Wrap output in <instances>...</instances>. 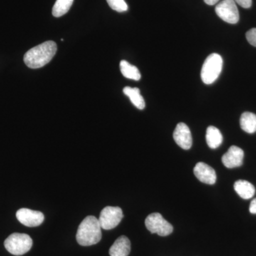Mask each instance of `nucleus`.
Listing matches in <instances>:
<instances>
[{"label":"nucleus","instance_id":"nucleus-15","mask_svg":"<svg viewBox=\"0 0 256 256\" xmlns=\"http://www.w3.org/2000/svg\"><path fill=\"white\" fill-rule=\"evenodd\" d=\"M124 92L129 98L133 105L140 110H143L146 107V102L140 94V90L138 88L127 86L124 88Z\"/></svg>","mask_w":256,"mask_h":256},{"label":"nucleus","instance_id":"nucleus-12","mask_svg":"<svg viewBox=\"0 0 256 256\" xmlns=\"http://www.w3.org/2000/svg\"><path fill=\"white\" fill-rule=\"evenodd\" d=\"M131 250V244L129 238L121 236L112 244L109 250L110 256H128Z\"/></svg>","mask_w":256,"mask_h":256},{"label":"nucleus","instance_id":"nucleus-5","mask_svg":"<svg viewBox=\"0 0 256 256\" xmlns=\"http://www.w3.org/2000/svg\"><path fill=\"white\" fill-rule=\"evenodd\" d=\"M146 228L152 234L166 236L173 232V226L160 213L151 214L146 220Z\"/></svg>","mask_w":256,"mask_h":256},{"label":"nucleus","instance_id":"nucleus-21","mask_svg":"<svg viewBox=\"0 0 256 256\" xmlns=\"http://www.w3.org/2000/svg\"><path fill=\"white\" fill-rule=\"evenodd\" d=\"M234 2L246 9H248L252 5V0H234Z\"/></svg>","mask_w":256,"mask_h":256},{"label":"nucleus","instance_id":"nucleus-1","mask_svg":"<svg viewBox=\"0 0 256 256\" xmlns=\"http://www.w3.org/2000/svg\"><path fill=\"white\" fill-rule=\"evenodd\" d=\"M56 44L53 41L44 42L26 52L24 62L30 68H40L50 63L56 54Z\"/></svg>","mask_w":256,"mask_h":256},{"label":"nucleus","instance_id":"nucleus-2","mask_svg":"<svg viewBox=\"0 0 256 256\" xmlns=\"http://www.w3.org/2000/svg\"><path fill=\"white\" fill-rule=\"evenodd\" d=\"M100 224L94 216H88L79 225L76 240L79 245L90 246L100 242L102 238Z\"/></svg>","mask_w":256,"mask_h":256},{"label":"nucleus","instance_id":"nucleus-7","mask_svg":"<svg viewBox=\"0 0 256 256\" xmlns=\"http://www.w3.org/2000/svg\"><path fill=\"white\" fill-rule=\"evenodd\" d=\"M215 12L226 22L234 24L239 21L238 10L234 0H223L220 2L216 6Z\"/></svg>","mask_w":256,"mask_h":256},{"label":"nucleus","instance_id":"nucleus-11","mask_svg":"<svg viewBox=\"0 0 256 256\" xmlns=\"http://www.w3.org/2000/svg\"><path fill=\"white\" fill-rule=\"evenodd\" d=\"M195 176L202 182L207 184H214L216 182V174L215 170L210 165L204 162L197 163L194 169Z\"/></svg>","mask_w":256,"mask_h":256},{"label":"nucleus","instance_id":"nucleus-3","mask_svg":"<svg viewBox=\"0 0 256 256\" xmlns=\"http://www.w3.org/2000/svg\"><path fill=\"white\" fill-rule=\"evenodd\" d=\"M223 68V58L218 54H212L207 57L201 72L202 82L207 85L213 84L218 78Z\"/></svg>","mask_w":256,"mask_h":256},{"label":"nucleus","instance_id":"nucleus-16","mask_svg":"<svg viewBox=\"0 0 256 256\" xmlns=\"http://www.w3.org/2000/svg\"><path fill=\"white\" fill-rule=\"evenodd\" d=\"M240 128L242 130L248 133L256 132V114L250 112H245L242 114L240 119Z\"/></svg>","mask_w":256,"mask_h":256},{"label":"nucleus","instance_id":"nucleus-20","mask_svg":"<svg viewBox=\"0 0 256 256\" xmlns=\"http://www.w3.org/2000/svg\"><path fill=\"white\" fill-rule=\"evenodd\" d=\"M246 36L249 44L256 47V28H252L247 32Z\"/></svg>","mask_w":256,"mask_h":256},{"label":"nucleus","instance_id":"nucleus-14","mask_svg":"<svg viewBox=\"0 0 256 256\" xmlns=\"http://www.w3.org/2000/svg\"><path fill=\"white\" fill-rule=\"evenodd\" d=\"M206 140L210 148L216 149L222 144L223 136L218 128L210 126L206 130Z\"/></svg>","mask_w":256,"mask_h":256},{"label":"nucleus","instance_id":"nucleus-18","mask_svg":"<svg viewBox=\"0 0 256 256\" xmlns=\"http://www.w3.org/2000/svg\"><path fill=\"white\" fill-rule=\"evenodd\" d=\"M74 0H56L52 9V14L55 18L64 16L68 12Z\"/></svg>","mask_w":256,"mask_h":256},{"label":"nucleus","instance_id":"nucleus-22","mask_svg":"<svg viewBox=\"0 0 256 256\" xmlns=\"http://www.w3.org/2000/svg\"><path fill=\"white\" fill-rule=\"evenodd\" d=\"M249 210H250V213L252 214H256V198L250 202Z\"/></svg>","mask_w":256,"mask_h":256},{"label":"nucleus","instance_id":"nucleus-8","mask_svg":"<svg viewBox=\"0 0 256 256\" xmlns=\"http://www.w3.org/2000/svg\"><path fill=\"white\" fill-rule=\"evenodd\" d=\"M16 216L20 223L28 227L38 226L44 220V215L42 212L25 208L18 210Z\"/></svg>","mask_w":256,"mask_h":256},{"label":"nucleus","instance_id":"nucleus-23","mask_svg":"<svg viewBox=\"0 0 256 256\" xmlns=\"http://www.w3.org/2000/svg\"><path fill=\"white\" fill-rule=\"evenodd\" d=\"M218 1H220V0H204V2L206 4L210 5V6L216 4V3L218 2Z\"/></svg>","mask_w":256,"mask_h":256},{"label":"nucleus","instance_id":"nucleus-13","mask_svg":"<svg viewBox=\"0 0 256 256\" xmlns=\"http://www.w3.org/2000/svg\"><path fill=\"white\" fill-rule=\"evenodd\" d=\"M234 190L244 200H249L256 193L255 186L246 180H238L234 184Z\"/></svg>","mask_w":256,"mask_h":256},{"label":"nucleus","instance_id":"nucleus-19","mask_svg":"<svg viewBox=\"0 0 256 256\" xmlns=\"http://www.w3.org/2000/svg\"><path fill=\"white\" fill-rule=\"evenodd\" d=\"M111 9L118 12H124L128 9V4L124 0H106Z\"/></svg>","mask_w":256,"mask_h":256},{"label":"nucleus","instance_id":"nucleus-17","mask_svg":"<svg viewBox=\"0 0 256 256\" xmlns=\"http://www.w3.org/2000/svg\"><path fill=\"white\" fill-rule=\"evenodd\" d=\"M120 67L121 73L126 78L134 80H139L141 78L140 72L137 67L128 63L127 60H121Z\"/></svg>","mask_w":256,"mask_h":256},{"label":"nucleus","instance_id":"nucleus-9","mask_svg":"<svg viewBox=\"0 0 256 256\" xmlns=\"http://www.w3.org/2000/svg\"><path fill=\"white\" fill-rule=\"evenodd\" d=\"M173 138L175 142L184 150H190L192 146V136L190 128L184 122H180L175 128Z\"/></svg>","mask_w":256,"mask_h":256},{"label":"nucleus","instance_id":"nucleus-4","mask_svg":"<svg viewBox=\"0 0 256 256\" xmlns=\"http://www.w3.org/2000/svg\"><path fill=\"white\" fill-rule=\"evenodd\" d=\"M32 245L33 242L31 237L25 234H11L4 242L5 248L14 256H22L26 254L32 248Z\"/></svg>","mask_w":256,"mask_h":256},{"label":"nucleus","instance_id":"nucleus-6","mask_svg":"<svg viewBox=\"0 0 256 256\" xmlns=\"http://www.w3.org/2000/svg\"><path fill=\"white\" fill-rule=\"evenodd\" d=\"M124 218V213L120 207L106 206L101 210L99 223L101 228L110 230L116 228Z\"/></svg>","mask_w":256,"mask_h":256},{"label":"nucleus","instance_id":"nucleus-10","mask_svg":"<svg viewBox=\"0 0 256 256\" xmlns=\"http://www.w3.org/2000/svg\"><path fill=\"white\" fill-rule=\"evenodd\" d=\"M244 152L237 146H232L222 156V162L226 168H238L244 162Z\"/></svg>","mask_w":256,"mask_h":256}]
</instances>
